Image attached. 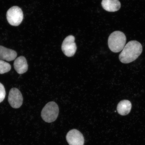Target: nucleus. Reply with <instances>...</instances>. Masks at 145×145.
Returning a JSON list of instances; mask_svg holds the SVG:
<instances>
[{
    "label": "nucleus",
    "instance_id": "f257e3e1",
    "mask_svg": "<svg viewBox=\"0 0 145 145\" xmlns=\"http://www.w3.org/2000/svg\"><path fill=\"white\" fill-rule=\"evenodd\" d=\"M142 51V45L140 43L135 40L130 41L125 45L120 54V61L124 63L133 62L138 58Z\"/></svg>",
    "mask_w": 145,
    "mask_h": 145
},
{
    "label": "nucleus",
    "instance_id": "f03ea898",
    "mask_svg": "<svg viewBox=\"0 0 145 145\" xmlns=\"http://www.w3.org/2000/svg\"><path fill=\"white\" fill-rule=\"evenodd\" d=\"M126 37L123 32L116 31L110 34L108 37V44L111 51L117 53L122 50L125 45Z\"/></svg>",
    "mask_w": 145,
    "mask_h": 145
},
{
    "label": "nucleus",
    "instance_id": "9b49d317",
    "mask_svg": "<svg viewBox=\"0 0 145 145\" xmlns=\"http://www.w3.org/2000/svg\"><path fill=\"white\" fill-rule=\"evenodd\" d=\"M132 104L130 101L127 100L121 101L118 104L117 110L120 115L125 116L128 115L131 111Z\"/></svg>",
    "mask_w": 145,
    "mask_h": 145
},
{
    "label": "nucleus",
    "instance_id": "f8f14e48",
    "mask_svg": "<svg viewBox=\"0 0 145 145\" xmlns=\"http://www.w3.org/2000/svg\"><path fill=\"white\" fill-rule=\"evenodd\" d=\"M11 66L10 63L0 59V74H3L10 71Z\"/></svg>",
    "mask_w": 145,
    "mask_h": 145
},
{
    "label": "nucleus",
    "instance_id": "39448f33",
    "mask_svg": "<svg viewBox=\"0 0 145 145\" xmlns=\"http://www.w3.org/2000/svg\"><path fill=\"white\" fill-rule=\"evenodd\" d=\"M75 38L74 36L69 35L63 40L61 49L63 53L68 57H72L76 52L77 46L75 42Z\"/></svg>",
    "mask_w": 145,
    "mask_h": 145
},
{
    "label": "nucleus",
    "instance_id": "0eeeda50",
    "mask_svg": "<svg viewBox=\"0 0 145 145\" xmlns=\"http://www.w3.org/2000/svg\"><path fill=\"white\" fill-rule=\"evenodd\" d=\"M67 141L69 145H84V137L78 130L73 129L70 130L66 136Z\"/></svg>",
    "mask_w": 145,
    "mask_h": 145
},
{
    "label": "nucleus",
    "instance_id": "6e6552de",
    "mask_svg": "<svg viewBox=\"0 0 145 145\" xmlns=\"http://www.w3.org/2000/svg\"><path fill=\"white\" fill-rule=\"evenodd\" d=\"M14 66L16 72L20 74L25 73L28 69V65L26 59L23 56H20L15 60Z\"/></svg>",
    "mask_w": 145,
    "mask_h": 145
},
{
    "label": "nucleus",
    "instance_id": "20e7f679",
    "mask_svg": "<svg viewBox=\"0 0 145 145\" xmlns=\"http://www.w3.org/2000/svg\"><path fill=\"white\" fill-rule=\"evenodd\" d=\"M7 18L8 23L12 26H17L21 24L23 19L22 10L18 6H13L8 10Z\"/></svg>",
    "mask_w": 145,
    "mask_h": 145
},
{
    "label": "nucleus",
    "instance_id": "ddd939ff",
    "mask_svg": "<svg viewBox=\"0 0 145 145\" xmlns=\"http://www.w3.org/2000/svg\"><path fill=\"white\" fill-rule=\"evenodd\" d=\"M6 92L5 87L3 85L0 83V103L3 101L5 99Z\"/></svg>",
    "mask_w": 145,
    "mask_h": 145
},
{
    "label": "nucleus",
    "instance_id": "423d86ee",
    "mask_svg": "<svg viewBox=\"0 0 145 145\" xmlns=\"http://www.w3.org/2000/svg\"><path fill=\"white\" fill-rule=\"evenodd\" d=\"M8 100L9 104L12 108H19L23 104V97L18 89L13 88L9 92Z\"/></svg>",
    "mask_w": 145,
    "mask_h": 145
},
{
    "label": "nucleus",
    "instance_id": "7ed1b4c3",
    "mask_svg": "<svg viewBox=\"0 0 145 145\" xmlns=\"http://www.w3.org/2000/svg\"><path fill=\"white\" fill-rule=\"evenodd\" d=\"M59 108L57 105L54 101L49 102L42 109L41 116L43 120L47 123L55 121L58 116Z\"/></svg>",
    "mask_w": 145,
    "mask_h": 145
},
{
    "label": "nucleus",
    "instance_id": "1a4fd4ad",
    "mask_svg": "<svg viewBox=\"0 0 145 145\" xmlns=\"http://www.w3.org/2000/svg\"><path fill=\"white\" fill-rule=\"evenodd\" d=\"M17 56V53L15 51L0 45V59L12 61L16 59Z\"/></svg>",
    "mask_w": 145,
    "mask_h": 145
},
{
    "label": "nucleus",
    "instance_id": "9d476101",
    "mask_svg": "<svg viewBox=\"0 0 145 145\" xmlns=\"http://www.w3.org/2000/svg\"><path fill=\"white\" fill-rule=\"evenodd\" d=\"M101 5L104 10L109 12L117 11L121 7L119 0H102Z\"/></svg>",
    "mask_w": 145,
    "mask_h": 145
}]
</instances>
